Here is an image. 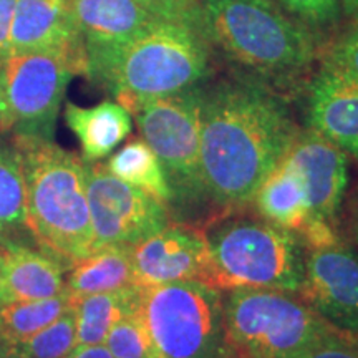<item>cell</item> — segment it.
I'll return each mask as SVG.
<instances>
[{"label": "cell", "instance_id": "21", "mask_svg": "<svg viewBox=\"0 0 358 358\" xmlns=\"http://www.w3.org/2000/svg\"><path fill=\"white\" fill-rule=\"evenodd\" d=\"M8 241L35 244L25 222V181L20 153L13 138L0 131V244Z\"/></svg>", "mask_w": 358, "mask_h": 358}, {"label": "cell", "instance_id": "12", "mask_svg": "<svg viewBox=\"0 0 358 358\" xmlns=\"http://www.w3.org/2000/svg\"><path fill=\"white\" fill-rule=\"evenodd\" d=\"M136 287L203 279L206 244L194 224L169 222L156 234L129 245Z\"/></svg>", "mask_w": 358, "mask_h": 358}, {"label": "cell", "instance_id": "32", "mask_svg": "<svg viewBox=\"0 0 358 358\" xmlns=\"http://www.w3.org/2000/svg\"><path fill=\"white\" fill-rule=\"evenodd\" d=\"M17 0H0V65L12 53L10 48V30L13 24Z\"/></svg>", "mask_w": 358, "mask_h": 358}, {"label": "cell", "instance_id": "10", "mask_svg": "<svg viewBox=\"0 0 358 358\" xmlns=\"http://www.w3.org/2000/svg\"><path fill=\"white\" fill-rule=\"evenodd\" d=\"M87 194L93 249L138 244L171 222L166 206L113 176L98 161H87Z\"/></svg>", "mask_w": 358, "mask_h": 358}, {"label": "cell", "instance_id": "19", "mask_svg": "<svg viewBox=\"0 0 358 358\" xmlns=\"http://www.w3.org/2000/svg\"><path fill=\"white\" fill-rule=\"evenodd\" d=\"M65 122L82 146L85 161H100L110 156L131 133V113L118 101L105 100L83 108L66 103Z\"/></svg>", "mask_w": 358, "mask_h": 358}, {"label": "cell", "instance_id": "2", "mask_svg": "<svg viewBox=\"0 0 358 358\" xmlns=\"http://www.w3.org/2000/svg\"><path fill=\"white\" fill-rule=\"evenodd\" d=\"M211 70V43L198 20L159 19L115 47L87 50V75L134 113L143 103L198 87Z\"/></svg>", "mask_w": 358, "mask_h": 358}, {"label": "cell", "instance_id": "23", "mask_svg": "<svg viewBox=\"0 0 358 358\" xmlns=\"http://www.w3.org/2000/svg\"><path fill=\"white\" fill-rule=\"evenodd\" d=\"M105 166L113 176L146 192L148 196L169 209L171 189H169L166 174L153 150L143 138L127 143L118 153L106 161Z\"/></svg>", "mask_w": 358, "mask_h": 358}, {"label": "cell", "instance_id": "7", "mask_svg": "<svg viewBox=\"0 0 358 358\" xmlns=\"http://www.w3.org/2000/svg\"><path fill=\"white\" fill-rule=\"evenodd\" d=\"M201 92L198 85L155 98L131 115L164 169L171 189L169 214H181L179 222L211 206L201 171Z\"/></svg>", "mask_w": 358, "mask_h": 358}, {"label": "cell", "instance_id": "35", "mask_svg": "<svg viewBox=\"0 0 358 358\" xmlns=\"http://www.w3.org/2000/svg\"><path fill=\"white\" fill-rule=\"evenodd\" d=\"M342 6L345 8L347 15L358 24V0H342Z\"/></svg>", "mask_w": 358, "mask_h": 358}, {"label": "cell", "instance_id": "1", "mask_svg": "<svg viewBox=\"0 0 358 358\" xmlns=\"http://www.w3.org/2000/svg\"><path fill=\"white\" fill-rule=\"evenodd\" d=\"M299 129L284 98L249 75L203 87L201 171L211 206L248 208Z\"/></svg>", "mask_w": 358, "mask_h": 358}, {"label": "cell", "instance_id": "27", "mask_svg": "<svg viewBox=\"0 0 358 358\" xmlns=\"http://www.w3.org/2000/svg\"><path fill=\"white\" fill-rule=\"evenodd\" d=\"M319 58L322 69L358 82V29L322 48Z\"/></svg>", "mask_w": 358, "mask_h": 358}, {"label": "cell", "instance_id": "38", "mask_svg": "<svg viewBox=\"0 0 358 358\" xmlns=\"http://www.w3.org/2000/svg\"><path fill=\"white\" fill-rule=\"evenodd\" d=\"M355 338H357V342H358V337H355Z\"/></svg>", "mask_w": 358, "mask_h": 358}, {"label": "cell", "instance_id": "3", "mask_svg": "<svg viewBox=\"0 0 358 358\" xmlns=\"http://www.w3.org/2000/svg\"><path fill=\"white\" fill-rule=\"evenodd\" d=\"M199 25L209 43L268 87L299 82L320 57L315 34L275 0H203Z\"/></svg>", "mask_w": 358, "mask_h": 358}, {"label": "cell", "instance_id": "13", "mask_svg": "<svg viewBox=\"0 0 358 358\" xmlns=\"http://www.w3.org/2000/svg\"><path fill=\"white\" fill-rule=\"evenodd\" d=\"M287 156L302 174L310 217L340 226L348 187V156L312 128H301Z\"/></svg>", "mask_w": 358, "mask_h": 358}, {"label": "cell", "instance_id": "22", "mask_svg": "<svg viewBox=\"0 0 358 358\" xmlns=\"http://www.w3.org/2000/svg\"><path fill=\"white\" fill-rule=\"evenodd\" d=\"M138 301H140V287L136 285L113 292L83 295V297L71 295L78 345L105 343L111 327L128 312L134 310Z\"/></svg>", "mask_w": 358, "mask_h": 358}, {"label": "cell", "instance_id": "33", "mask_svg": "<svg viewBox=\"0 0 358 358\" xmlns=\"http://www.w3.org/2000/svg\"><path fill=\"white\" fill-rule=\"evenodd\" d=\"M66 358H115L105 343L100 345H78Z\"/></svg>", "mask_w": 358, "mask_h": 358}, {"label": "cell", "instance_id": "30", "mask_svg": "<svg viewBox=\"0 0 358 358\" xmlns=\"http://www.w3.org/2000/svg\"><path fill=\"white\" fill-rule=\"evenodd\" d=\"M153 15L166 20H198L199 3L196 0H136Z\"/></svg>", "mask_w": 358, "mask_h": 358}, {"label": "cell", "instance_id": "18", "mask_svg": "<svg viewBox=\"0 0 358 358\" xmlns=\"http://www.w3.org/2000/svg\"><path fill=\"white\" fill-rule=\"evenodd\" d=\"M249 206L264 221L295 234L302 231L310 219V206L302 174L287 155L261 182Z\"/></svg>", "mask_w": 358, "mask_h": 358}, {"label": "cell", "instance_id": "15", "mask_svg": "<svg viewBox=\"0 0 358 358\" xmlns=\"http://www.w3.org/2000/svg\"><path fill=\"white\" fill-rule=\"evenodd\" d=\"M10 48L12 52H62L87 60L70 0H17Z\"/></svg>", "mask_w": 358, "mask_h": 358}, {"label": "cell", "instance_id": "9", "mask_svg": "<svg viewBox=\"0 0 358 358\" xmlns=\"http://www.w3.org/2000/svg\"><path fill=\"white\" fill-rule=\"evenodd\" d=\"M13 134L53 140L65 90L87 60L62 52H12L2 65Z\"/></svg>", "mask_w": 358, "mask_h": 358}, {"label": "cell", "instance_id": "6", "mask_svg": "<svg viewBox=\"0 0 358 358\" xmlns=\"http://www.w3.org/2000/svg\"><path fill=\"white\" fill-rule=\"evenodd\" d=\"M222 312L227 358H290L334 329L290 290H226Z\"/></svg>", "mask_w": 358, "mask_h": 358}, {"label": "cell", "instance_id": "37", "mask_svg": "<svg viewBox=\"0 0 358 358\" xmlns=\"http://www.w3.org/2000/svg\"><path fill=\"white\" fill-rule=\"evenodd\" d=\"M8 348H10V345H7V343L0 342V358H7Z\"/></svg>", "mask_w": 358, "mask_h": 358}, {"label": "cell", "instance_id": "14", "mask_svg": "<svg viewBox=\"0 0 358 358\" xmlns=\"http://www.w3.org/2000/svg\"><path fill=\"white\" fill-rule=\"evenodd\" d=\"M307 122L358 161V82L320 66L307 85Z\"/></svg>", "mask_w": 358, "mask_h": 358}, {"label": "cell", "instance_id": "29", "mask_svg": "<svg viewBox=\"0 0 358 358\" xmlns=\"http://www.w3.org/2000/svg\"><path fill=\"white\" fill-rule=\"evenodd\" d=\"M290 358H358V342L352 335L332 329Z\"/></svg>", "mask_w": 358, "mask_h": 358}, {"label": "cell", "instance_id": "36", "mask_svg": "<svg viewBox=\"0 0 358 358\" xmlns=\"http://www.w3.org/2000/svg\"><path fill=\"white\" fill-rule=\"evenodd\" d=\"M7 358H32V357L25 355V353H22L20 350H17L15 347H10V348H8Z\"/></svg>", "mask_w": 358, "mask_h": 358}, {"label": "cell", "instance_id": "34", "mask_svg": "<svg viewBox=\"0 0 358 358\" xmlns=\"http://www.w3.org/2000/svg\"><path fill=\"white\" fill-rule=\"evenodd\" d=\"M10 128L12 118L6 96V85H3V70L2 65H0V131H10Z\"/></svg>", "mask_w": 358, "mask_h": 358}, {"label": "cell", "instance_id": "17", "mask_svg": "<svg viewBox=\"0 0 358 358\" xmlns=\"http://www.w3.org/2000/svg\"><path fill=\"white\" fill-rule=\"evenodd\" d=\"M85 52L131 40L159 20L136 0H70Z\"/></svg>", "mask_w": 358, "mask_h": 358}, {"label": "cell", "instance_id": "11", "mask_svg": "<svg viewBox=\"0 0 358 358\" xmlns=\"http://www.w3.org/2000/svg\"><path fill=\"white\" fill-rule=\"evenodd\" d=\"M297 294L327 324L358 337V250L345 237L306 250V272Z\"/></svg>", "mask_w": 358, "mask_h": 358}, {"label": "cell", "instance_id": "28", "mask_svg": "<svg viewBox=\"0 0 358 358\" xmlns=\"http://www.w3.org/2000/svg\"><path fill=\"white\" fill-rule=\"evenodd\" d=\"M295 20L310 29H324L338 19L342 0H275Z\"/></svg>", "mask_w": 358, "mask_h": 358}, {"label": "cell", "instance_id": "24", "mask_svg": "<svg viewBox=\"0 0 358 358\" xmlns=\"http://www.w3.org/2000/svg\"><path fill=\"white\" fill-rule=\"evenodd\" d=\"M70 308L71 294L66 289L50 299L0 303V342L19 345Z\"/></svg>", "mask_w": 358, "mask_h": 358}, {"label": "cell", "instance_id": "20", "mask_svg": "<svg viewBox=\"0 0 358 358\" xmlns=\"http://www.w3.org/2000/svg\"><path fill=\"white\" fill-rule=\"evenodd\" d=\"M66 290L73 297L133 287L129 245H103L71 264Z\"/></svg>", "mask_w": 358, "mask_h": 358}, {"label": "cell", "instance_id": "16", "mask_svg": "<svg viewBox=\"0 0 358 358\" xmlns=\"http://www.w3.org/2000/svg\"><path fill=\"white\" fill-rule=\"evenodd\" d=\"M64 262L35 244H0V303L40 301L66 289Z\"/></svg>", "mask_w": 358, "mask_h": 358}, {"label": "cell", "instance_id": "31", "mask_svg": "<svg viewBox=\"0 0 358 358\" xmlns=\"http://www.w3.org/2000/svg\"><path fill=\"white\" fill-rule=\"evenodd\" d=\"M342 226L345 239L358 250V185L353 187L350 194L345 198L342 208Z\"/></svg>", "mask_w": 358, "mask_h": 358}, {"label": "cell", "instance_id": "8", "mask_svg": "<svg viewBox=\"0 0 358 358\" xmlns=\"http://www.w3.org/2000/svg\"><path fill=\"white\" fill-rule=\"evenodd\" d=\"M156 358H227L222 292L199 280L140 287Z\"/></svg>", "mask_w": 358, "mask_h": 358}, {"label": "cell", "instance_id": "26", "mask_svg": "<svg viewBox=\"0 0 358 358\" xmlns=\"http://www.w3.org/2000/svg\"><path fill=\"white\" fill-rule=\"evenodd\" d=\"M105 345L115 358H156L153 340L138 306L111 327Z\"/></svg>", "mask_w": 358, "mask_h": 358}, {"label": "cell", "instance_id": "25", "mask_svg": "<svg viewBox=\"0 0 358 358\" xmlns=\"http://www.w3.org/2000/svg\"><path fill=\"white\" fill-rule=\"evenodd\" d=\"M77 347V324H75L73 308L15 345L17 350L32 358H66Z\"/></svg>", "mask_w": 358, "mask_h": 358}, {"label": "cell", "instance_id": "5", "mask_svg": "<svg viewBox=\"0 0 358 358\" xmlns=\"http://www.w3.org/2000/svg\"><path fill=\"white\" fill-rule=\"evenodd\" d=\"M201 229L206 244L201 282L221 292L239 287L299 292L306 272V248L295 232L243 209L224 211Z\"/></svg>", "mask_w": 358, "mask_h": 358}, {"label": "cell", "instance_id": "4", "mask_svg": "<svg viewBox=\"0 0 358 358\" xmlns=\"http://www.w3.org/2000/svg\"><path fill=\"white\" fill-rule=\"evenodd\" d=\"M25 181V222L34 243L66 268L93 250L87 161L53 140L12 134Z\"/></svg>", "mask_w": 358, "mask_h": 358}]
</instances>
